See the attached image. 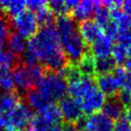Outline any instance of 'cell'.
<instances>
[{
  "label": "cell",
  "mask_w": 131,
  "mask_h": 131,
  "mask_svg": "<svg viewBox=\"0 0 131 131\" xmlns=\"http://www.w3.org/2000/svg\"><path fill=\"white\" fill-rule=\"evenodd\" d=\"M48 8L50 11L56 15L57 16H61V15H69L70 11L66 6L65 1L61 0H52L47 2Z\"/></svg>",
  "instance_id": "cell-28"
},
{
  "label": "cell",
  "mask_w": 131,
  "mask_h": 131,
  "mask_svg": "<svg viewBox=\"0 0 131 131\" xmlns=\"http://www.w3.org/2000/svg\"><path fill=\"white\" fill-rule=\"evenodd\" d=\"M2 48H3V40L0 39V51H2Z\"/></svg>",
  "instance_id": "cell-41"
},
{
  "label": "cell",
  "mask_w": 131,
  "mask_h": 131,
  "mask_svg": "<svg viewBox=\"0 0 131 131\" xmlns=\"http://www.w3.org/2000/svg\"><path fill=\"white\" fill-rule=\"evenodd\" d=\"M95 59H96V58L92 55V53L88 49L87 51L85 52V54L82 56V58L77 63V66H78L80 73L82 75H85V76L94 78L96 76V74H95Z\"/></svg>",
  "instance_id": "cell-19"
},
{
  "label": "cell",
  "mask_w": 131,
  "mask_h": 131,
  "mask_svg": "<svg viewBox=\"0 0 131 131\" xmlns=\"http://www.w3.org/2000/svg\"><path fill=\"white\" fill-rule=\"evenodd\" d=\"M45 6H47V2L42 1V0H32V1L26 2V8L33 13H36Z\"/></svg>",
  "instance_id": "cell-32"
},
{
  "label": "cell",
  "mask_w": 131,
  "mask_h": 131,
  "mask_svg": "<svg viewBox=\"0 0 131 131\" xmlns=\"http://www.w3.org/2000/svg\"><path fill=\"white\" fill-rule=\"evenodd\" d=\"M117 99H118V101H119L124 106L130 105L131 92L126 91V90H120L119 93L117 94Z\"/></svg>",
  "instance_id": "cell-34"
},
{
  "label": "cell",
  "mask_w": 131,
  "mask_h": 131,
  "mask_svg": "<svg viewBox=\"0 0 131 131\" xmlns=\"http://www.w3.org/2000/svg\"><path fill=\"white\" fill-rule=\"evenodd\" d=\"M21 60L26 64L40 62L43 68L53 72H61L69 64L54 24L40 27L36 36L27 41Z\"/></svg>",
  "instance_id": "cell-1"
},
{
  "label": "cell",
  "mask_w": 131,
  "mask_h": 131,
  "mask_svg": "<svg viewBox=\"0 0 131 131\" xmlns=\"http://www.w3.org/2000/svg\"><path fill=\"white\" fill-rule=\"evenodd\" d=\"M21 63V58L10 50L0 51V68L15 69L17 65Z\"/></svg>",
  "instance_id": "cell-23"
},
{
  "label": "cell",
  "mask_w": 131,
  "mask_h": 131,
  "mask_svg": "<svg viewBox=\"0 0 131 131\" xmlns=\"http://www.w3.org/2000/svg\"><path fill=\"white\" fill-rule=\"evenodd\" d=\"M125 66H126V69L127 70L131 69V47L128 49V58L126 62H125Z\"/></svg>",
  "instance_id": "cell-39"
},
{
  "label": "cell",
  "mask_w": 131,
  "mask_h": 131,
  "mask_svg": "<svg viewBox=\"0 0 131 131\" xmlns=\"http://www.w3.org/2000/svg\"><path fill=\"white\" fill-rule=\"evenodd\" d=\"M79 124L80 131H113L114 123L102 112H97L82 119Z\"/></svg>",
  "instance_id": "cell-7"
},
{
  "label": "cell",
  "mask_w": 131,
  "mask_h": 131,
  "mask_svg": "<svg viewBox=\"0 0 131 131\" xmlns=\"http://www.w3.org/2000/svg\"><path fill=\"white\" fill-rule=\"evenodd\" d=\"M33 112L24 102H19L10 115V125L8 131H21L28 127L33 119Z\"/></svg>",
  "instance_id": "cell-8"
},
{
  "label": "cell",
  "mask_w": 131,
  "mask_h": 131,
  "mask_svg": "<svg viewBox=\"0 0 131 131\" xmlns=\"http://www.w3.org/2000/svg\"><path fill=\"white\" fill-rule=\"evenodd\" d=\"M59 42L61 44L66 58L70 62L75 64L79 62V60L85 54V52L88 50V47L84 43L78 30L65 37H60Z\"/></svg>",
  "instance_id": "cell-4"
},
{
  "label": "cell",
  "mask_w": 131,
  "mask_h": 131,
  "mask_svg": "<svg viewBox=\"0 0 131 131\" xmlns=\"http://www.w3.org/2000/svg\"><path fill=\"white\" fill-rule=\"evenodd\" d=\"M80 3V1H78V0H67L65 1V4L67 8H68V10L70 11V14H71V12L73 10L74 8L76 7L78 4Z\"/></svg>",
  "instance_id": "cell-37"
},
{
  "label": "cell",
  "mask_w": 131,
  "mask_h": 131,
  "mask_svg": "<svg viewBox=\"0 0 131 131\" xmlns=\"http://www.w3.org/2000/svg\"><path fill=\"white\" fill-rule=\"evenodd\" d=\"M26 99H27V102L29 103V105L32 108L36 109L37 111L43 109V108H45L46 106L50 105V104H54V103H51L49 102L46 99V97L37 88L32 89V90L27 92Z\"/></svg>",
  "instance_id": "cell-17"
},
{
  "label": "cell",
  "mask_w": 131,
  "mask_h": 131,
  "mask_svg": "<svg viewBox=\"0 0 131 131\" xmlns=\"http://www.w3.org/2000/svg\"><path fill=\"white\" fill-rule=\"evenodd\" d=\"M79 33L88 48L104 35L102 27L92 19L80 22Z\"/></svg>",
  "instance_id": "cell-10"
},
{
  "label": "cell",
  "mask_w": 131,
  "mask_h": 131,
  "mask_svg": "<svg viewBox=\"0 0 131 131\" xmlns=\"http://www.w3.org/2000/svg\"><path fill=\"white\" fill-rule=\"evenodd\" d=\"M14 88H15V81H14L13 72L10 69L0 68V91H14Z\"/></svg>",
  "instance_id": "cell-24"
},
{
  "label": "cell",
  "mask_w": 131,
  "mask_h": 131,
  "mask_svg": "<svg viewBox=\"0 0 131 131\" xmlns=\"http://www.w3.org/2000/svg\"><path fill=\"white\" fill-rule=\"evenodd\" d=\"M26 9V1H8V0H2L0 1V10L3 12V14L6 16H10L14 18L15 16L19 15L20 13L25 11Z\"/></svg>",
  "instance_id": "cell-18"
},
{
  "label": "cell",
  "mask_w": 131,
  "mask_h": 131,
  "mask_svg": "<svg viewBox=\"0 0 131 131\" xmlns=\"http://www.w3.org/2000/svg\"><path fill=\"white\" fill-rule=\"evenodd\" d=\"M58 107L66 124H77L83 119L84 113L82 111L80 102L70 96L64 97L62 100H60Z\"/></svg>",
  "instance_id": "cell-6"
},
{
  "label": "cell",
  "mask_w": 131,
  "mask_h": 131,
  "mask_svg": "<svg viewBox=\"0 0 131 131\" xmlns=\"http://www.w3.org/2000/svg\"><path fill=\"white\" fill-rule=\"evenodd\" d=\"M130 105H131V103H130ZM128 106H129V105H128Z\"/></svg>",
  "instance_id": "cell-44"
},
{
  "label": "cell",
  "mask_w": 131,
  "mask_h": 131,
  "mask_svg": "<svg viewBox=\"0 0 131 131\" xmlns=\"http://www.w3.org/2000/svg\"><path fill=\"white\" fill-rule=\"evenodd\" d=\"M55 28L58 33V38L77 31V26L75 25V22L71 15L57 16L55 19Z\"/></svg>",
  "instance_id": "cell-16"
},
{
  "label": "cell",
  "mask_w": 131,
  "mask_h": 131,
  "mask_svg": "<svg viewBox=\"0 0 131 131\" xmlns=\"http://www.w3.org/2000/svg\"><path fill=\"white\" fill-rule=\"evenodd\" d=\"M95 21L98 23L102 28L111 21V13L109 8L105 7L102 2L95 1Z\"/></svg>",
  "instance_id": "cell-22"
},
{
  "label": "cell",
  "mask_w": 131,
  "mask_h": 131,
  "mask_svg": "<svg viewBox=\"0 0 131 131\" xmlns=\"http://www.w3.org/2000/svg\"><path fill=\"white\" fill-rule=\"evenodd\" d=\"M79 102H80L83 113L89 116L102 109L106 101L105 96L102 94V92L96 85L84 95L83 98Z\"/></svg>",
  "instance_id": "cell-9"
},
{
  "label": "cell",
  "mask_w": 131,
  "mask_h": 131,
  "mask_svg": "<svg viewBox=\"0 0 131 131\" xmlns=\"http://www.w3.org/2000/svg\"><path fill=\"white\" fill-rule=\"evenodd\" d=\"M21 131H38V130H37L36 128H34L33 126H28L27 128H25V129H23Z\"/></svg>",
  "instance_id": "cell-40"
},
{
  "label": "cell",
  "mask_w": 131,
  "mask_h": 131,
  "mask_svg": "<svg viewBox=\"0 0 131 131\" xmlns=\"http://www.w3.org/2000/svg\"><path fill=\"white\" fill-rule=\"evenodd\" d=\"M12 27L24 38H32L38 31V24L35 14L26 9L25 11L11 19Z\"/></svg>",
  "instance_id": "cell-5"
},
{
  "label": "cell",
  "mask_w": 131,
  "mask_h": 131,
  "mask_svg": "<svg viewBox=\"0 0 131 131\" xmlns=\"http://www.w3.org/2000/svg\"><path fill=\"white\" fill-rule=\"evenodd\" d=\"M37 89L51 103L58 102L65 97L67 83L65 78L58 72L46 70Z\"/></svg>",
  "instance_id": "cell-2"
},
{
  "label": "cell",
  "mask_w": 131,
  "mask_h": 131,
  "mask_svg": "<svg viewBox=\"0 0 131 131\" xmlns=\"http://www.w3.org/2000/svg\"><path fill=\"white\" fill-rule=\"evenodd\" d=\"M62 121L63 118L60 109L54 103L37 111L33 116L31 124L38 131H47L53 126H60Z\"/></svg>",
  "instance_id": "cell-3"
},
{
  "label": "cell",
  "mask_w": 131,
  "mask_h": 131,
  "mask_svg": "<svg viewBox=\"0 0 131 131\" xmlns=\"http://www.w3.org/2000/svg\"><path fill=\"white\" fill-rule=\"evenodd\" d=\"M95 82L97 87L102 92V94L109 98H114L121 90L119 80L114 73L96 75Z\"/></svg>",
  "instance_id": "cell-11"
},
{
  "label": "cell",
  "mask_w": 131,
  "mask_h": 131,
  "mask_svg": "<svg viewBox=\"0 0 131 131\" xmlns=\"http://www.w3.org/2000/svg\"><path fill=\"white\" fill-rule=\"evenodd\" d=\"M122 10H123V12L125 15L131 18V0H127V1L123 2Z\"/></svg>",
  "instance_id": "cell-35"
},
{
  "label": "cell",
  "mask_w": 131,
  "mask_h": 131,
  "mask_svg": "<svg viewBox=\"0 0 131 131\" xmlns=\"http://www.w3.org/2000/svg\"><path fill=\"white\" fill-rule=\"evenodd\" d=\"M116 39L119 44H122L124 47L129 49L131 47V30L125 31V32H121L118 35Z\"/></svg>",
  "instance_id": "cell-31"
},
{
  "label": "cell",
  "mask_w": 131,
  "mask_h": 131,
  "mask_svg": "<svg viewBox=\"0 0 131 131\" xmlns=\"http://www.w3.org/2000/svg\"><path fill=\"white\" fill-rule=\"evenodd\" d=\"M8 47L16 56L23 55L27 49V41L17 33H11L8 37Z\"/></svg>",
  "instance_id": "cell-21"
},
{
  "label": "cell",
  "mask_w": 131,
  "mask_h": 131,
  "mask_svg": "<svg viewBox=\"0 0 131 131\" xmlns=\"http://www.w3.org/2000/svg\"><path fill=\"white\" fill-rule=\"evenodd\" d=\"M117 63L114 58L110 57L106 58H96L95 59V74L96 75H106L111 74L116 70Z\"/></svg>",
  "instance_id": "cell-20"
},
{
  "label": "cell",
  "mask_w": 131,
  "mask_h": 131,
  "mask_svg": "<svg viewBox=\"0 0 131 131\" xmlns=\"http://www.w3.org/2000/svg\"><path fill=\"white\" fill-rule=\"evenodd\" d=\"M111 57L114 58L117 64L125 63L128 58V48L124 47V45L119 43L113 45Z\"/></svg>",
  "instance_id": "cell-27"
},
{
  "label": "cell",
  "mask_w": 131,
  "mask_h": 131,
  "mask_svg": "<svg viewBox=\"0 0 131 131\" xmlns=\"http://www.w3.org/2000/svg\"><path fill=\"white\" fill-rule=\"evenodd\" d=\"M62 131H80L77 127V124H63L62 125Z\"/></svg>",
  "instance_id": "cell-36"
},
{
  "label": "cell",
  "mask_w": 131,
  "mask_h": 131,
  "mask_svg": "<svg viewBox=\"0 0 131 131\" xmlns=\"http://www.w3.org/2000/svg\"><path fill=\"white\" fill-rule=\"evenodd\" d=\"M0 131H4V129L2 127H1V126H0Z\"/></svg>",
  "instance_id": "cell-42"
},
{
  "label": "cell",
  "mask_w": 131,
  "mask_h": 131,
  "mask_svg": "<svg viewBox=\"0 0 131 131\" xmlns=\"http://www.w3.org/2000/svg\"><path fill=\"white\" fill-rule=\"evenodd\" d=\"M21 102L20 96L17 92H0V116H8Z\"/></svg>",
  "instance_id": "cell-12"
},
{
  "label": "cell",
  "mask_w": 131,
  "mask_h": 131,
  "mask_svg": "<svg viewBox=\"0 0 131 131\" xmlns=\"http://www.w3.org/2000/svg\"><path fill=\"white\" fill-rule=\"evenodd\" d=\"M125 120L131 124V105L127 106V108L125 110Z\"/></svg>",
  "instance_id": "cell-38"
},
{
  "label": "cell",
  "mask_w": 131,
  "mask_h": 131,
  "mask_svg": "<svg viewBox=\"0 0 131 131\" xmlns=\"http://www.w3.org/2000/svg\"><path fill=\"white\" fill-rule=\"evenodd\" d=\"M12 23L6 15H0V39L5 40L11 35Z\"/></svg>",
  "instance_id": "cell-29"
},
{
  "label": "cell",
  "mask_w": 131,
  "mask_h": 131,
  "mask_svg": "<svg viewBox=\"0 0 131 131\" xmlns=\"http://www.w3.org/2000/svg\"><path fill=\"white\" fill-rule=\"evenodd\" d=\"M102 30H103L104 36L111 38L112 40L116 39L117 37H118V35L120 34V30H119V27L117 25V23L113 21L112 19H111V21L108 22V23L102 28Z\"/></svg>",
  "instance_id": "cell-30"
},
{
  "label": "cell",
  "mask_w": 131,
  "mask_h": 131,
  "mask_svg": "<svg viewBox=\"0 0 131 131\" xmlns=\"http://www.w3.org/2000/svg\"><path fill=\"white\" fill-rule=\"evenodd\" d=\"M128 71H129V72H130V73H131V69H130V70H128Z\"/></svg>",
  "instance_id": "cell-43"
},
{
  "label": "cell",
  "mask_w": 131,
  "mask_h": 131,
  "mask_svg": "<svg viewBox=\"0 0 131 131\" xmlns=\"http://www.w3.org/2000/svg\"><path fill=\"white\" fill-rule=\"evenodd\" d=\"M113 131H131V124L125 119L121 118L114 123Z\"/></svg>",
  "instance_id": "cell-33"
},
{
  "label": "cell",
  "mask_w": 131,
  "mask_h": 131,
  "mask_svg": "<svg viewBox=\"0 0 131 131\" xmlns=\"http://www.w3.org/2000/svg\"><path fill=\"white\" fill-rule=\"evenodd\" d=\"M102 113L110 120H116L122 118L124 113V106L121 103L117 98H109L102 107Z\"/></svg>",
  "instance_id": "cell-15"
},
{
  "label": "cell",
  "mask_w": 131,
  "mask_h": 131,
  "mask_svg": "<svg viewBox=\"0 0 131 131\" xmlns=\"http://www.w3.org/2000/svg\"><path fill=\"white\" fill-rule=\"evenodd\" d=\"M115 75L120 83L121 90L131 92V73L126 68L118 67L115 70Z\"/></svg>",
  "instance_id": "cell-25"
},
{
  "label": "cell",
  "mask_w": 131,
  "mask_h": 131,
  "mask_svg": "<svg viewBox=\"0 0 131 131\" xmlns=\"http://www.w3.org/2000/svg\"><path fill=\"white\" fill-rule=\"evenodd\" d=\"M95 1H80L71 12V17L80 21H84L90 19L91 15L94 14Z\"/></svg>",
  "instance_id": "cell-14"
},
{
  "label": "cell",
  "mask_w": 131,
  "mask_h": 131,
  "mask_svg": "<svg viewBox=\"0 0 131 131\" xmlns=\"http://www.w3.org/2000/svg\"><path fill=\"white\" fill-rule=\"evenodd\" d=\"M95 58H106L112 54L113 40L104 35L88 48Z\"/></svg>",
  "instance_id": "cell-13"
},
{
  "label": "cell",
  "mask_w": 131,
  "mask_h": 131,
  "mask_svg": "<svg viewBox=\"0 0 131 131\" xmlns=\"http://www.w3.org/2000/svg\"><path fill=\"white\" fill-rule=\"evenodd\" d=\"M34 14H35L37 24L40 27L53 24V21H54V14L50 11V9L48 8V5L43 8H41L40 10H38V11L34 13Z\"/></svg>",
  "instance_id": "cell-26"
}]
</instances>
